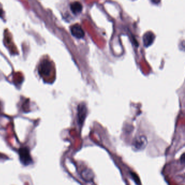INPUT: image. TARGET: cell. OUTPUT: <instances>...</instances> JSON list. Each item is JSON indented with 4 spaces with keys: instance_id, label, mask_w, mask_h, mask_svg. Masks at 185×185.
I'll list each match as a JSON object with an SVG mask.
<instances>
[{
    "instance_id": "cell-4",
    "label": "cell",
    "mask_w": 185,
    "mask_h": 185,
    "mask_svg": "<svg viewBox=\"0 0 185 185\" xmlns=\"http://www.w3.org/2000/svg\"><path fill=\"white\" fill-rule=\"evenodd\" d=\"M71 32L73 37L78 39L83 38L85 35V33L82 27L78 24L73 25L71 27Z\"/></svg>"
},
{
    "instance_id": "cell-1",
    "label": "cell",
    "mask_w": 185,
    "mask_h": 185,
    "mask_svg": "<svg viewBox=\"0 0 185 185\" xmlns=\"http://www.w3.org/2000/svg\"><path fill=\"white\" fill-rule=\"evenodd\" d=\"M148 144V140L145 136H139L133 140L132 147L133 151H143Z\"/></svg>"
},
{
    "instance_id": "cell-3",
    "label": "cell",
    "mask_w": 185,
    "mask_h": 185,
    "mask_svg": "<svg viewBox=\"0 0 185 185\" xmlns=\"http://www.w3.org/2000/svg\"><path fill=\"white\" fill-rule=\"evenodd\" d=\"M87 108L85 104H80L78 108V119L80 125H82L87 116Z\"/></svg>"
},
{
    "instance_id": "cell-7",
    "label": "cell",
    "mask_w": 185,
    "mask_h": 185,
    "mask_svg": "<svg viewBox=\"0 0 185 185\" xmlns=\"http://www.w3.org/2000/svg\"><path fill=\"white\" fill-rule=\"evenodd\" d=\"M81 176L82 179L87 182L92 181L94 180V173H93L92 170L89 168H86L82 171L81 173Z\"/></svg>"
},
{
    "instance_id": "cell-8",
    "label": "cell",
    "mask_w": 185,
    "mask_h": 185,
    "mask_svg": "<svg viewBox=\"0 0 185 185\" xmlns=\"http://www.w3.org/2000/svg\"><path fill=\"white\" fill-rule=\"evenodd\" d=\"M70 8L74 14H78L82 12L83 10V5L79 2H74L72 3L70 5Z\"/></svg>"
},
{
    "instance_id": "cell-9",
    "label": "cell",
    "mask_w": 185,
    "mask_h": 185,
    "mask_svg": "<svg viewBox=\"0 0 185 185\" xmlns=\"http://www.w3.org/2000/svg\"><path fill=\"white\" fill-rule=\"evenodd\" d=\"M184 158H185V154H183L181 156V160H183V161H182V163H184V162H185Z\"/></svg>"
},
{
    "instance_id": "cell-5",
    "label": "cell",
    "mask_w": 185,
    "mask_h": 185,
    "mask_svg": "<svg viewBox=\"0 0 185 185\" xmlns=\"http://www.w3.org/2000/svg\"><path fill=\"white\" fill-rule=\"evenodd\" d=\"M51 63L48 61L44 60L39 66V73L44 76H47L51 72Z\"/></svg>"
},
{
    "instance_id": "cell-6",
    "label": "cell",
    "mask_w": 185,
    "mask_h": 185,
    "mask_svg": "<svg viewBox=\"0 0 185 185\" xmlns=\"http://www.w3.org/2000/svg\"><path fill=\"white\" fill-rule=\"evenodd\" d=\"M155 39V35L151 32H146L143 37V44L145 47H148L153 44Z\"/></svg>"
},
{
    "instance_id": "cell-2",
    "label": "cell",
    "mask_w": 185,
    "mask_h": 185,
    "mask_svg": "<svg viewBox=\"0 0 185 185\" xmlns=\"http://www.w3.org/2000/svg\"><path fill=\"white\" fill-rule=\"evenodd\" d=\"M19 154L21 162L25 165H28L32 162V159L27 148H21L19 150Z\"/></svg>"
}]
</instances>
